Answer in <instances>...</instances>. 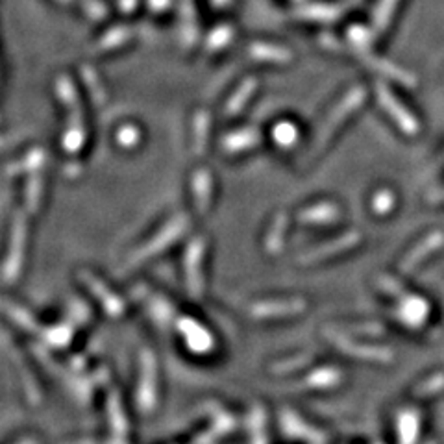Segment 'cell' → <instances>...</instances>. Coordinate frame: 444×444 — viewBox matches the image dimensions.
Returning a JSON list of instances; mask_svg holds the SVG:
<instances>
[{"label":"cell","mask_w":444,"mask_h":444,"mask_svg":"<svg viewBox=\"0 0 444 444\" xmlns=\"http://www.w3.org/2000/svg\"><path fill=\"white\" fill-rule=\"evenodd\" d=\"M304 302L300 300H287V302H263L260 307H255V317H284V315H293L302 309Z\"/></svg>","instance_id":"cell-1"}]
</instances>
